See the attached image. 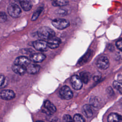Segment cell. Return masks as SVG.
<instances>
[{
  "label": "cell",
  "instance_id": "19",
  "mask_svg": "<svg viewBox=\"0 0 122 122\" xmlns=\"http://www.w3.org/2000/svg\"><path fill=\"white\" fill-rule=\"evenodd\" d=\"M113 86L120 93H122V80L114 81L113 82Z\"/></svg>",
  "mask_w": 122,
  "mask_h": 122
},
{
  "label": "cell",
  "instance_id": "5",
  "mask_svg": "<svg viewBox=\"0 0 122 122\" xmlns=\"http://www.w3.org/2000/svg\"><path fill=\"white\" fill-rule=\"evenodd\" d=\"M71 83L72 88L76 90H80L82 86V82L79 76L76 75H72L71 78Z\"/></svg>",
  "mask_w": 122,
  "mask_h": 122
},
{
  "label": "cell",
  "instance_id": "4",
  "mask_svg": "<svg viewBox=\"0 0 122 122\" xmlns=\"http://www.w3.org/2000/svg\"><path fill=\"white\" fill-rule=\"evenodd\" d=\"M59 93L61 97L65 100H70L73 96V93L71 89L66 85L63 86L61 88Z\"/></svg>",
  "mask_w": 122,
  "mask_h": 122
},
{
  "label": "cell",
  "instance_id": "24",
  "mask_svg": "<svg viewBox=\"0 0 122 122\" xmlns=\"http://www.w3.org/2000/svg\"><path fill=\"white\" fill-rule=\"evenodd\" d=\"M63 122H74L73 120H72L71 117L68 114H65L63 117Z\"/></svg>",
  "mask_w": 122,
  "mask_h": 122
},
{
  "label": "cell",
  "instance_id": "29",
  "mask_svg": "<svg viewBox=\"0 0 122 122\" xmlns=\"http://www.w3.org/2000/svg\"><path fill=\"white\" fill-rule=\"evenodd\" d=\"M36 122H43V121H37Z\"/></svg>",
  "mask_w": 122,
  "mask_h": 122
},
{
  "label": "cell",
  "instance_id": "7",
  "mask_svg": "<svg viewBox=\"0 0 122 122\" xmlns=\"http://www.w3.org/2000/svg\"><path fill=\"white\" fill-rule=\"evenodd\" d=\"M109 61L107 57L105 56H101L97 61V65L98 68L101 69H107L109 66Z\"/></svg>",
  "mask_w": 122,
  "mask_h": 122
},
{
  "label": "cell",
  "instance_id": "10",
  "mask_svg": "<svg viewBox=\"0 0 122 122\" xmlns=\"http://www.w3.org/2000/svg\"><path fill=\"white\" fill-rule=\"evenodd\" d=\"M30 59L27 57L20 56L15 60L14 64L24 66L27 67L29 64H30Z\"/></svg>",
  "mask_w": 122,
  "mask_h": 122
},
{
  "label": "cell",
  "instance_id": "9",
  "mask_svg": "<svg viewBox=\"0 0 122 122\" xmlns=\"http://www.w3.org/2000/svg\"><path fill=\"white\" fill-rule=\"evenodd\" d=\"M61 43V40L54 36L48 40L47 44L49 47L51 49H55L58 47Z\"/></svg>",
  "mask_w": 122,
  "mask_h": 122
},
{
  "label": "cell",
  "instance_id": "27",
  "mask_svg": "<svg viewBox=\"0 0 122 122\" xmlns=\"http://www.w3.org/2000/svg\"><path fill=\"white\" fill-rule=\"evenodd\" d=\"M0 87L2 88L4 86V84L6 81V78L4 75H1L0 77Z\"/></svg>",
  "mask_w": 122,
  "mask_h": 122
},
{
  "label": "cell",
  "instance_id": "30",
  "mask_svg": "<svg viewBox=\"0 0 122 122\" xmlns=\"http://www.w3.org/2000/svg\"></svg>",
  "mask_w": 122,
  "mask_h": 122
},
{
  "label": "cell",
  "instance_id": "23",
  "mask_svg": "<svg viewBox=\"0 0 122 122\" xmlns=\"http://www.w3.org/2000/svg\"><path fill=\"white\" fill-rule=\"evenodd\" d=\"M74 122H85L83 117L80 114H76L73 117Z\"/></svg>",
  "mask_w": 122,
  "mask_h": 122
},
{
  "label": "cell",
  "instance_id": "17",
  "mask_svg": "<svg viewBox=\"0 0 122 122\" xmlns=\"http://www.w3.org/2000/svg\"><path fill=\"white\" fill-rule=\"evenodd\" d=\"M91 77V74L89 72L82 71L80 73V78L84 84H87L89 82Z\"/></svg>",
  "mask_w": 122,
  "mask_h": 122
},
{
  "label": "cell",
  "instance_id": "6",
  "mask_svg": "<svg viewBox=\"0 0 122 122\" xmlns=\"http://www.w3.org/2000/svg\"><path fill=\"white\" fill-rule=\"evenodd\" d=\"M33 45L36 50L40 51H45L47 50L48 47L47 42L41 40L35 41L33 43Z\"/></svg>",
  "mask_w": 122,
  "mask_h": 122
},
{
  "label": "cell",
  "instance_id": "21",
  "mask_svg": "<svg viewBox=\"0 0 122 122\" xmlns=\"http://www.w3.org/2000/svg\"><path fill=\"white\" fill-rule=\"evenodd\" d=\"M42 9H43L42 7H40L39 9H38L35 11V12H34V13L33 14L32 16L31 17V20L34 21V20H37V19L38 18L41 12V11L42 10Z\"/></svg>",
  "mask_w": 122,
  "mask_h": 122
},
{
  "label": "cell",
  "instance_id": "20",
  "mask_svg": "<svg viewBox=\"0 0 122 122\" xmlns=\"http://www.w3.org/2000/svg\"><path fill=\"white\" fill-rule=\"evenodd\" d=\"M69 1L68 0H54L52 2V4L54 6H64L67 5Z\"/></svg>",
  "mask_w": 122,
  "mask_h": 122
},
{
  "label": "cell",
  "instance_id": "8",
  "mask_svg": "<svg viewBox=\"0 0 122 122\" xmlns=\"http://www.w3.org/2000/svg\"><path fill=\"white\" fill-rule=\"evenodd\" d=\"M0 98L4 100H10L14 98L15 94L11 90H4L0 92Z\"/></svg>",
  "mask_w": 122,
  "mask_h": 122
},
{
  "label": "cell",
  "instance_id": "16",
  "mask_svg": "<svg viewBox=\"0 0 122 122\" xmlns=\"http://www.w3.org/2000/svg\"><path fill=\"white\" fill-rule=\"evenodd\" d=\"M82 112L84 115L87 118H90L92 116L93 112L91 106L89 104H85L82 107Z\"/></svg>",
  "mask_w": 122,
  "mask_h": 122
},
{
  "label": "cell",
  "instance_id": "14",
  "mask_svg": "<svg viewBox=\"0 0 122 122\" xmlns=\"http://www.w3.org/2000/svg\"><path fill=\"white\" fill-rule=\"evenodd\" d=\"M44 107L46 109V112H48L50 114L54 113L56 111V108L54 105L48 100L45 101Z\"/></svg>",
  "mask_w": 122,
  "mask_h": 122
},
{
  "label": "cell",
  "instance_id": "11",
  "mask_svg": "<svg viewBox=\"0 0 122 122\" xmlns=\"http://www.w3.org/2000/svg\"><path fill=\"white\" fill-rule=\"evenodd\" d=\"M46 56L44 54L40 53H33L30 55V61L38 63V62H41L45 60Z\"/></svg>",
  "mask_w": 122,
  "mask_h": 122
},
{
  "label": "cell",
  "instance_id": "2",
  "mask_svg": "<svg viewBox=\"0 0 122 122\" xmlns=\"http://www.w3.org/2000/svg\"><path fill=\"white\" fill-rule=\"evenodd\" d=\"M7 11L9 14L14 18H18L20 16L21 10L19 6L15 3H10L7 8Z\"/></svg>",
  "mask_w": 122,
  "mask_h": 122
},
{
  "label": "cell",
  "instance_id": "12",
  "mask_svg": "<svg viewBox=\"0 0 122 122\" xmlns=\"http://www.w3.org/2000/svg\"><path fill=\"white\" fill-rule=\"evenodd\" d=\"M12 70L15 73L20 75H23L27 71L26 67L16 64H14L12 65Z\"/></svg>",
  "mask_w": 122,
  "mask_h": 122
},
{
  "label": "cell",
  "instance_id": "18",
  "mask_svg": "<svg viewBox=\"0 0 122 122\" xmlns=\"http://www.w3.org/2000/svg\"><path fill=\"white\" fill-rule=\"evenodd\" d=\"M20 3L21 7L25 11H29L32 8V4L29 0H20Z\"/></svg>",
  "mask_w": 122,
  "mask_h": 122
},
{
  "label": "cell",
  "instance_id": "1",
  "mask_svg": "<svg viewBox=\"0 0 122 122\" xmlns=\"http://www.w3.org/2000/svg\"><path fill=\"white\" fill-rule=\"evenodd\" d=\"M37 32L40 38L42 39L48 40L54 37L55 34L54 30L48 27H42L40 28Z\"/></svg>",
  "mask_w": 122,
  "mask_h": 122
},
{
  "label": "cell",
  "instance_id": "28",
  "mask_svg": "<svg viewBox=\"0 0 122 122\" xmlns=\"http://www.w3.org/2000/svg\"><path fill=\"white\" fill-rule=\"evenodd\" d=\"M93 79L94 81H98V80L99 79V77L98 76H95Z\"/></svg>",
  "mask_w": 122,
  "mask_h": 122
},
{
  "label": "cell",
  "instance_id": "15",
  "mask_svg": "<svg viewBox=\"0 0 122 122\" xmlns=\"http://www.w3.org/2000/svg\"><path fill=\"white\" fill-rule=\"evenodd\" d=\"M122 120V116L117 113H110L107 118L108 122H120Z\"/></svg>",
  "mask_w": 122,
  "mask_h": 122
},
{
  "label": "cell",
  "instance_id": "3",
  "mask_svg": "<svg viewBox=\"0 0 122 122\" xmlns=\"http://www.w3.org/2000/svg\"><path fill=\"white\" fill-rule=\"evenodd\" d=\"M52 25L56 28L59 30H63L68 27L70 23L69 21L64 19H55L52 21Z\"/></svg>",
  "mask_w": 122,
  "mask_h": 122
},
{
  "label": "cell",
  "instance_id": "25",
  "mask_svg": "<svg viewBox=\"0 0 122 122\" xmlns=\"http://www.w3.org/2000/svg\"><path fill=\"white\" fill-rule=\"evenodd\" d=\"M7 20V16L6 14L3 12H1L0 13V20L1 22H5Z\"/></svg>",
  "mask_w": 122,
  "mask_h": 122
},
{
  "label": "cell",
  "instance_id": "13",
  "mask_svg": "<svg viewBox=\"0 0 122 122\" xmlns=\"http://www.w3.org/2000/svg\"><path fill=\"white\" fill-rule=\"evenodd\" d=\"M27 71L30 74H34L37 73L41 68L40 65L35 64H30L27 67Z\"/></svg>",
  "mask_w": 122,
  "mask_h": 122
},
{
  "label": "cell",
  "instance_id": "26",
  "mask_svg": "<svg viewBox=\"0 0 122 122\" xmlns=\"http://www.w3.org/2000/svg\"><path fill=\"white\" fill-rule=\"evenodd\" d=\"M116 45L117 48L122 51V39H120L116 41Z\"/></svg>",
  "mask_w": 122,
  "mask_h": 122
},
{
  "label": "cell",
  "instance_id": "22",
  "mask_svg": "<svg viewBox=\"0 0 122 122\" xmlns=\"http://www.w3.org/2000/svg\"><path fill=\"white\" fill-rule=\"evenodd\" d=\"M90 102L91 105L94 107H97L99 106V101L96 97H92L91 98Z\"/></svg>",
  "mask_w": 122,
  "mask_h": 122
}]
</instances>
